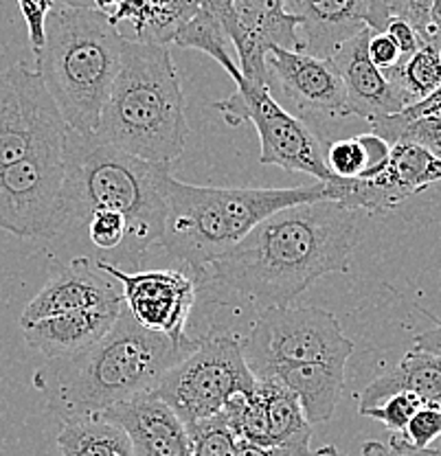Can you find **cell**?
Here are the masks:
<instances>
[{
	"label": "cell",
	"mask_w": 441,
	"mask_h": 456,
	"mask_svg": "<svg viewBox=\"0 0 441 456\" xmlns=\"http://www.w3.org/2000/svg\"><path fill=\"white\" fill-rule=\"evenodd\" d=\"M60 3L69 4V7H79V9H94V12L106 13L108 18L115 13L118 7V0H60Z\"/></svg>",
	"instance_id": "cell-46"
},
{
	"label": "cell",
	"mask_w": 441,
	"mask_h": 456,
	"mask_svg": "<svg viewBox=\"0 0 441 456\" xmlns=\"http://www.w3.org/2000/svg\"><path fill=\"white\" fill-rule=\"evenodd\" d=\"M58 448L61 456H135L126 430L102 415L64 421Z\"/></svg>",
	"instance_id": "cell-25"
},
{
	"label": "cell",
	"mask_w": 441,
	"mask_h": 456,
	"mask_svg": "<svg viewBox=\"0 0 441 456\" xmlns=\"http://www.w3.org/2000/svg\"><path fill=\"white\" fill-rule=\"evenodd\" d=\"M406 217L417 224L441 222V183L430 184L406 202Z\"/></svg>",
	"instance_id": "cell-35"
},
{
	"label": "cell",
	"mask_w": 441,
	"mask_h": 456,
	"mask_svg": "<svg viewBox=\"0 0 441 456\" xmlns=\"http://www.w3.org/2000/svg\"><path fill=\"white\" fill-rule=\"evenodd\" d=\"M426 314H429V312H426ZM429 316L435 321V327H433V330L421 331V334L415 336V349L426 351V354L439 355V358H441V321L437 316H433V314H429Z\"/></svg>",
	"instance_id": "cell-42"
},
{
	"label": "cell",
	"mask_w": 441,
	"mask_h": 456,
	"mask_svg": "<svg viewBox=\"0 0 441 456\" xmlns=\"http://www.w3.org/2000/svg\"><path fill=\"white\" fill-rule=\"evenodd\" d=\"M18 7H20L27 28H29L33 55H37L42 46H45V25L49 13L53 12L55 0H18Z\"/></svg>",
	"instance_id": "cell-34"
},
{
	"label": "cell",
	"mask_w": 441,
	"mask_h": 456,
	"mask_svg": "<svg viewBox=\"0 0 441 456\" xmlns=\"http://www.w3.org/2000/svg\"><path fill=\"white\" fill-rule=\"evenodd\" d=\"M265 86L270 94L292 117L310 126L321 141H334L343 126L340 121L352 117L345 86L330 57L273 46L265 53Z\"/></svg>",
	"instance_id": "cell-10"
},
{
	"label": "cell",
	"mask_w": 441,
	"mask_h": 456,
	"mask_svg": "<svg viewBox=\"0 0 441 456\" xmlns=\"http://www.w3.org/2000/svg\"><path fill=\"white\" fill-rule=\"evenodd\" d=\"M437 53H439V60H441V45L437 46Z\"/></svg>",
	"instance_id": "cell-47"
},
{
	"label": "cell",
	"mask_w": 441,
	"mask_h": 456,
	"mask_svg": "<svg viewBox=\"0 0 441 456\" xmlns=\"http://www.w3.org/2000/svg\"><path fill=\"white\" fill-rule=\"evenodd\" d=\"M345 362H312L274 369L265 379H277L301 402L310 424H327L334 417L345 387Z\"/></svg>",
	"instance_id": "cell-22"
},
{
	"label": "cell",
	"mask_w": 441,
	"mask_h": 456,
	"mask_svg": "<svg viewBox=\"0 0 441 456\" xmlns=\"http://www.w3.org/2000/svg\"><path fill=\"white\" fill-rule=\"evenodd\" d=\"M246 364L255 379H265L274 369L312 362H345L354 342L340 321L321 307H264L249 334L241 338Z\"/></svg>",
	"instance_id": "cell-7"
},
{
	"label": "cell",
	"mask_w": 441,
	"mask_h": 456,
	"mask_svg": "<svg viewBox=\"0 0 441 456\" xmlns=\"http://www.w3.org/2000/svg\"><path fill=\"white\" fill-rule=\"evenodd\" d=\"M433 0H409V12H406V22H411L412 28L420 33L421 42H424L426 31H429V18Z\"/></svg>",
	"instance_id": "cell-40"
},
{
	"label": "cell",
	"mask_w": 441,
	"mask_h": 456,
	"mask_svg": "<svg viewBox=\"0 0 441 456\" xmlns=\"http://www.w3.org/2000/svg\"><path fill=\"white\" fill-rule=\"evenodd\" d=\"M286 12L298 20V53L331 57L367 28L363 0H286Z\"/></svg>",
	"instance_id": "cell-19"
},
{
	"label": "cell",
	"mask_w": 441,
	"mask_h": 456,
	"mask_svg": "<svg viewBox=\"0 0 441 456\" xmlns=\"http://www.w3.org/2000/svg\"><path fill=\"white\" fill-rule=\"evenodd\" d=\"M121 285L110 274L99 270L97 264L88 256H78L55 277H51L45 288L31 298V303L22 312L20 325L25 327L55 314L121 305Z\"/></svg>",
	"instance_id": "cell-17"
},
{
	"label": "cell",
	"mask_w": 441,
	"mask_h": 456,
	"mask_svg": "<svg viewBox=\"0 0 441 456\" xmlns=\"http://www.w3.org/2000/svg\"><path fill=\"white\" fill-rule=\"evenodd\" d=\"M174 42H176L178 46H183V49L202 51V53L213 57V60L229 73V77L233 79L235 84L244 82L240 64H237V60L233 57L235 53L229 33H226L225 25H222L217 18H213L211 13H207L205 9L198 7V12L193 13L192 20L184 22V25L180 27Z\"/></svg>",
	"instance_id": "cell-26"
},
{
	"label": "cell",
	"mask_w": 441,
	"mask_h": 456,
	"mask_svg": "<svg viewBox=\"0 0 441 456\" xmlns=\"http://www.w3.org/2000/svg\"><path fill=\"white\" fill-rule=\"evenodd\" d=\"M384 33H388V37L397 45V49H400L402 53V61L409 60V57L412 53H417V49L421 46L420 33L412 28L411 22L402 20V18H393V20L387 25V28H384Z\"/></svg>",
	"instance_id": "cell-38"
},
{
	"label": "cell",
	"mask_w": 441,
	"mask_h": 456,
	"mask_svg": "<svg viewBox=\"0 0 441 456\" xmlns=\"http://www.w3.org/2000/svg\"><path fill=\"white\" fill-rule=\"evenodd\" d=\"M388 448L393 450L396 456H441V448H430V450H415L402 439L400 435H393L388 441Z\"/></svg>",
	"instance_id": "cell-45"
},
{
	"label": "cell",
	"mask_w": 441,
	"mask_h": 456,
	"mask_svg": "<svg viewBox=\"0 0 441 456\" xmlns=\"http://www.w3.org/2000/svg\"><path fill=\"white\" fill-rule=\"evenodd\" d=\"M372 132L387 141L388 145L397 141H409L426 147L441 159V114H430V117H420L412 121H400L396 114H391V117L373 121Z\"/></svg>",
	"instance_id": "cell-28"
},
{
	"label": "cell",
	"mask_w": 441,
	"mask_h": 456,
	"mask_svg": "<svg viewBox=\"0 0 441 456\" xmlns=\"http://www.w3.org/2000/svg\"><path fill=\"white\" fill-rule=\"evenodd\" d=\"M441 183V159L409 141L391 145L387 165L372 178H336L327 183V200L352 211L396 213L400 204Z\"/></svg>",
	"instance_id": "cell-13"
},
{
	"label": "cell",
	"mask_w": 441,
	"mask_h": 456,
	"mask_svg": "<svg viewBox=\"0 0 441 456\" xmlns=\"http://www.w3.org/2000/svg\"><path fill=\"white\" fill-rule=\"evenodd\" d=\"M235 456H294L283 448H268V445L249 444V441H237Z\"/></svg>",
	"instance_id": "cell-43"
},
{
	"label": "cell",
	"mask_w": 441,
	"mask_h": 456,
	"mask_svg": "<svg viewBox=\"0 0 441 456\" xmlns=\"http://www.w3.org/2000/svg\"><path fill=\"white\" fill-rule=\"evenodd\" d=\"M402 439L415 450H430L435 441H441V408L424 403L406 424Z\"/></svg>",
	"instance_id": "cell-33"
},
{
	"label": "cell",
	"mask_w": 441,
	"mask_h": 456,
	"mask_svg": "<svg viewBox=\"0 0 441 456\" xmlns=\"http://www.w3.org/2000/svg\"><path fill=\"white\" fill-rule=\"evenodd\" d=\"M193 456H235L237 436L225 417H207L187 426Z\"/></svg>",
	"instance_id": "cell-31"
},
{
	"label": "cell",
	"mask_w": 441,
	"mask_h": 456,
	"mask_svg": "<svg viewBox=\"0 0 441 456\" xmlns=\"http://www.w3.org/2000/svg\"><path fill=\"white\" fill-rule=\"evenodd\" d=\"M388 82L404 94L406 103L421 102L441 86V60L435 45H421L417 53L384 73Z\"/></svg>",
	"instance_id": "cell-27"
},
{
	"label": "cell",
	"mask_w": 441,
	"mask_h": 456,
	"mask_svg": "<svg viewBox=\"0 0 441 456\" xmlns=\"http://www.w3.org/2000/svg\"><path fill=\"white\" fill-rule=\"evenodd\" d=\"M88 240L97 248L99 259L115 265L127 240V220L123 213L99 208L86 220Z\"/></svg>",
	"instance_id": "cell-29"
},
{
	"label": "cell",
	"mask_w": 441,
	"mask_h": 456,
	"mask_svg": "<svg viewBox=\"0 0 441 456\" xmlns=\"http://www.w3.org/2000/svg\"><path fill=\"white\" fill-rule=\"evenodd\" d=\"M237 31L231 37L241 77L265 86V53L273 46L297 51L298 20L286 12V0H235Z\"/></svg>",
	"instance_id": "cell-15"
},
{
	"label": "cell",
	"mask_w": 441,
	"mask_h": 456,
	"mask_svg": "<svg viewBox=\"0 0 441 456\" xmlns=\"http://www.w3.org/2000/svg\"><path fill=\"white\" fill-rule=\"evenodd\" d=\"M233 3L235 0H200V9H205L207 13H211L213 18H217V20L225 25L229 37H233L237 31Z\"/></svg>",
	"instance_id": "cell-39"
},
{
	"label": "cell",
	"mask_w": 441,
	"mask_h": 456,
	"mask_svg": "<svg viewBox=\"0 0 441 456\" xmlns=\"http://www.w3.org/2000/svg\"><path fill=\"white\" fill-rule=\"evenodd\" d=\"M102 417L126 430L135 456H193L184 421L151 391L106 408Z\"/></svg>",
	"instance_id": "cell-16"
},
{
	"label": "cell",
	"mask_w": 441,
	"mask_h": 456,
	"mask_svg": "<svg viewBox=\"0 0 441 456\" xmlns=\"http://www.w3.org/2000/svg\"><path fill=\"white\" fill-rule=\"evenodd\" d=\"M94 264L121 285L123 303L139 325L159 331L174 342L189 340L187 322L198 292L193 274L174 268L127 273L102 259Z\"/></svg>",
	"instance_id": "cell-14"
},
{
	"label": "cell",
	"mask_w": 441,
	"mask_h": 456,
	"mask_svg": "<svg viewBox=\"0 0 441 456\" xmlns=\"http://www.w3.org/2000/svg\"><path fill=\"white\" fill-rule=\"evenodd\" d=\"M196 338L174 342L145 330L126 303L102 340L73 355L49 360L33 378L46 408L61 421L102 415L118 402L154 391L174 364L196 346Z\"/></svg>",
	"instance_id": "cell-2"
},
{
	"label": "cell",
	"mask_w": 441,
	"mask_h": 456,
	"mask_svg": "<svg viewBox=\"0 0 441 456\" xmlns=\"http://www.w3.org/2000/svg\"><path fill=\"white\" fill-rule=\"evenodd\" d=\"M364 22L372 31H384L393 18L406 20L409 0H363Z\"/></svg>",
	"instance_id": "cell-36"
},
{
	"label": "cell",
	"mask_w": 441,
	"mask_h": 456,
	"mask_svg": "<svg viewBox=\"0 0 441 456\" xmlns=\"http://www.w3.org/2000/svg\"><path fill=\"white\" fill-rule=\"evenodd\" d=\"M64 175V150L0 167V228L22 240L58 235Z\"/></svg>",
	"instance_id": "cell-12"
},
{
	"label": "cell",
	"mask_w": 441,
	"mask_h": 456,
	"mask_svg": "<svg viewBox=\"0 0 441 456\" xmlns=\"http://www.w3.org/2000/svg\"><path fill=\"white\" fill-rule=\"evenodd\" d=\"M325 165L336 178H367L372 174V159L364 136L358 134L327 142Z\"/></svg>",
	"instance_id": "cell-30"
},
{
	"label": "cell",
	"mask_w": 441,
	"mask_h": 456,
	"mask_svg": "<svg viewBox=\"0 0 441 456\" xmlns=\"http://www.w3.org/2000/svg\"><path fill=\"white\" fill-rule=\"evenodd\" d=\"M421 45H441V0H433L429 18V31H426V37Z\"/></svg>",
	"instance_id": "cell-44"
},
{
	"label": "cell",
	"mask_w": 441,
	"mask_h": 456,
	"mask_svg": "<svg viewBox=\"0 0 441 456\" xmlns=\"http://www.w3.org/2000/svg\"><path fill=\"white\" fill-rule=\"evenodd\" d=\"M66 123L37 70L0 73V167L37 151L64 150Z\"/></svg>",
	"instance_id": "cell-11"
},
{
	"label": "cell",
	"mask_w": 441,
	"mask_h": 456,
	"mask_svg": "<svg viewBox=\"0 0 441 456\" xmlns=\"http://www.w3.org/2000/svg\"><path fill=\"white\" fill-rule=\"evenodd\" d=\"M121 305L93 307V310H75L55 314V316L40 318L22 327L25 340L37 354L46 355L49 360L73 355L102 340L115 325Z\"/></svg>",
	"instance_id": "cell-20"
},
{
	"label": "cell",
	"mask_w": 441,
	"mask_h": 456,
	"mask_svg": "<svg viewBox=\"0 0 441 456\" xmlns=\"http://www.w3.org/2000/svg\"><path fill=\"white\" fill-rule=\"evenodd\" d=\"M163 191L167 220L160 246L200 281L217 256L229 253L265 217L294 204L327 200V183L316 180L294 189L196 187L180 183L169 171Z\"/></svg>",
	"instance_id": "cell-5"
},
{
	"label": "cell",
	"mask_w": 441,
	"mask_h": 456,
	"mask_svg": "<svg viewBox=\"0 0 441 456\" xmlns=\"http://www.w3.org/2000/svg\"><path fill=\"white\" fill-rule=\"evenodd\" d=\"M396 393H415L426 403L441 408V358L412 349L393 369L378 375L358 397V412L378 406Z\"/></svg>",
	"instance_id": "cell-21"
},
{
	"label": "cell",
	"mask_w": 441,
	"mask_h": 456,
	"mask_svg": "<svg viewBox=\"0 0 441 456\" xmlns=\"http://www.w3.org/2000/svg\"><path fill=\"white\" fill-rule=\"evenodd\" d=\"M358 217L334 200L286 207L259 222L205 277L264 307L290 305L331 273H347L358 246Z\"/></svg>",
	"instance_id": "cell-1"
},
{
	"label": "cell",
	"mask_w": 441,
	"mask_h": 456,
	"mask_svg": "<svg viewBox=\"0 0 441 456\" xmlns=\"http://www.w3.org/2000/svg\"><path fill=\"white\" fill-rule=\"evenodd\" d=\"M229 126L253 123L262 142L259 163L274 165L286 171L314 175L321 183H331L336 175L325 165V147L310 126L292 117L277 99L270 94L268 86L240 82L235 93L222 102L213 103Z\"/></svg>",
	"instance_id": "cell-9"
},
{
	"label": "cell",
	"mask_w": 441,
	"mask_h": 456,
	"mask_svg": "<svg viewBox=\"0 0 441 456\" xmlns=\"http://www.w3.org/2000/svg\"><path fill=\"white\" fill-rule=\"evenodd\" d=\"M257 382L262 384L265 406H268L270 445L288 450L294 456H312V424L307 421L298 397L277 379H257Z\"/></svg>",
	"instance_id": "cell-24"
},
{
	"label": "cell",
	"mask_w": 441,
	"mask_h": 456,
	"mask_svg": "<svg viewBox=\"0 0 441 456\" xmlns=\"http://www.w3.org/2000/svg\"><path fill=\"white\" fill-rule=\"evenodd\" d=\"M312 456H396L388 445L380 444V441H364L363 448L358 454H343L340 450H336L334 445H323V448L316 450Z\"/></svg>",
	"instance_id": "cell-41"
},
{
	"label": "cell",
	"mask_w": 441,
	"mask_h": 456,
	"mask_svg": "<svg viewBox=\"0 0 441 456\" xmlns=\"http://www.w3.org/2000/svg\"><path fill=\"white\" fill-rule=\"evenodd\" d=\"M123 42L115 22L94 9L55 3L45 25L36 70L45 79L61 118L79 134H94L118 66Z\"/></svg>",
	"instance_id": "cell-6"
},
{
	"label": "cell",
	"mask_w": 441,
	"mask_h": 456,
	"mask_svg": "<svg viewBox=\"0 0 441 456\" xmlns=\"http://www.w3.org/2000/svg\"><path fill=\"white\" fill-rule=\"evenodd\" d=\"M424 399L417 397L415 393H396V395L387 397L378 406L367 408L360 415L369 417V419L380 421L384 428L393 432V435H402L406 424L411 421V417L424 406Z\"/></svg>",
	"instance_id": "cell-32"
},
{
	"label": "cell",
	"mask_w": 441,
	"mask_h": 456,
	"mask_svg": "<svg viewBox=\"0 0 441 456\" xmlns=\"http://www.w3.org/2000/svg\"><path fill=\"white\" fill-rule=\"evenodd\" d=\"M196 340V346L151 391L174 408L184 426L220 415L233 393L255 387L241 338L226 331H208Z\"/></svg>",
	"instance_id": "cell-8"
},
{
	"label": "cell",
	"mask_w": 441,
	"mask_h": 456,
	"mask_svg": "<svg viewBox=\"0 0 441 456\" xmlns=\"http://www.w3.org/2000/svg\"><path fill=\"white\" fill-rule=\"evenodd\" d=\"M369 36H372V28L367 27L352 40L345 42L330 60L345 86L349 114L372 126L378 118L402 112L409 108V103L404 94L388 82L387 75L369 60Z\"/></svg>",
	"instance_id": "cell-18"
},
{
	"label": "cell",
	"mask_w": 441,
	"mask_h": 456,
	"mask_svg": "<svg viewBox=\"0 0 441 456\" xmlns=\"http://www.w3.org/2000/svg\"><path fill=\"white\" fill-rule=\"evenodd\" d=\"M367 53H369V60H372L382 73L396 69V66L402 61L400 49H397L396 42L388 37V33L384 31H378V33L372 31V36H369Z\"/></svg>",
	"instance_id": "cell-37"
},
{
	"label": "cell",
	"mask_w": 441,
	"mask_h": 456,
	"mask_svg": "<svg viewBox=\"0 0 441 456\" xmlns=\"http://www.w3.org/2000/svg\"><path fill=\"white\" fill-rule=\"evenodd\" d=\"M94 136L154 165H172L189 136L183 84L167 46L123 42Z\"/></svg>",
	"instance_id": "cell-4"
},
{
	"label": "cell",
	"mask_w": 441,
	"mask_h": 456,
	"mask_svg": "<svg viewBox=\"0 0 441 456\" xmlns=\"http://www.w3.org/2000/svg\"><path fill=\"white\" fill-rule=\"evenodd\" d=\"M64 167L58 232L86 222L99 208H110L127 220V240L117 268L139 264L154 246H160L167 220L163 180L172 165L147 163L94 134H79L66 127Z\"/></svg>",
	"instance_id": "cell-3"
},
{
	"label": "cell",
	"mask_w": 441,
	"mask_h": 456,
	"mask_svg": "<svg viewBox=\"0 0 441 456\" xmlns=\"http://www.w3.org/2000/svg\"><path fill=\"white\" fill-rule=\"evenodd\" d=\"M198 7L200 0H118L110 20L117 28L130 27L132 36L127 40L167 46Z\"/></svg>",
	"instance_id": "cell-23"
}]
</instances>
